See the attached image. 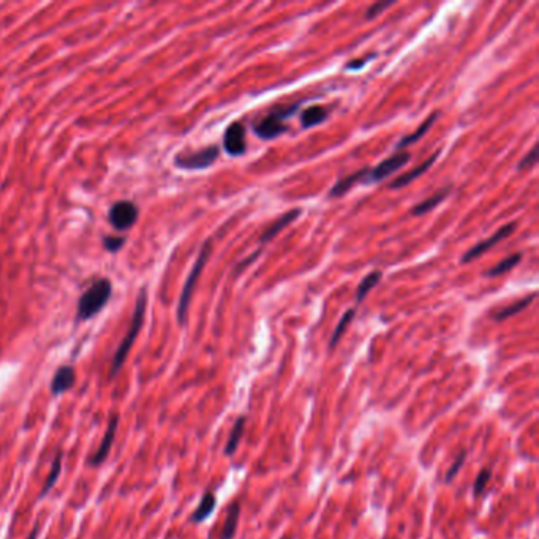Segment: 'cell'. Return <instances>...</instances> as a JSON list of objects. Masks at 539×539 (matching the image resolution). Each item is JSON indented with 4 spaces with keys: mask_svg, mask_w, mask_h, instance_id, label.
I'll use <instances>...</instances> for the list:
<instances>
[{
    "mask_svg": "<svg viewBox=\"0 0 539 539\" xmlns=\"http://www.w3.org/2000/svg\"><path fill=\"white\" fill-rule=\"evenodd\" d=\"M145 309H148V291L143 288L138 294L136 305H134V312H133L130 326H128V331H127L125 336H123L122 342L119 343L114 356H112L110 378H114V376L119 374V370L122 369V365L125 364L127 356H128V353H130L133 343H134V340H136L138 334L141 332V327L144 325Z\"/></svg>",
    "mask_w": 539,
    "mask_h": 539,
    "instance_id": "cell-1",
    "label": "cell"
},
{
    "mask_svg": "<svg viewBox=\"0 0 539 539\" xmlns=\"http://www.w3.org/2000/svg\"><path fill=\"white\" fill-rule=\"evenodd\" d=\"M112 294V285L108 278H100L92 287L84 291L78 301V321H85L94 318L99 312L103 310Z\"/></svg>",
    "mask_w": 539,
    "mask_h": 539,
    "instance_id": "cell-2",
    "label": "cell"
},
{
    "mask_svg": "<svg viewBox=\"0 0 539 539\" xmlns=\"http://www.w3.org/2000/svg\"><path fill=\"white\" fill-rule=\"evenodd\" d=\"M211 249H212L211 242L207 241L206 244L203 245L201 252H199L195 266H193L190 276H188L187 282L184 285V289H182V294L179 298V305H177V321H179V325H185L187 315H188V305H190L193 289H195L198 278H199V276H201V272H203L204 266H206L209 256H211Z\"/></svg>",
    "mask_w": 539,
    "mask_h": 539,
    "instance_id": "cell-3",
    "label": "cell"
},
{
    "mask_svg": "<svg viewBox=\"0 0 539 539\" xmlns=\"http://www.w3.org/2000/svg\"><path fill=\"white\" fill-rule=\"evenodd\" d=\"M299 108V103H294L291 106L283 108L282 111H274L271 114L266 116L255 125V132L260 138L263 139H274L280 136V134L287 132V127H285L283 119H287L289 116H293L296 110Z\"/></svg>",
    "mask_w": 539,
    "mask_h": 539,
    "instance_id": "cell-4",
    "label": "cell"
},
{
    "mask_svg": "<svg viewBox=\"0 0 539 539\" xmlns=\"http://www.w3.org/2000/svg\"><path fill=\"white\" fill-rule=\"evenodd\" d=\"M218 154L220 149L217 145H209L193 154H179L174 159V165L182 170H204L218 159Z\"/></svg>",
    "mask_w": 539,
    "mask_h": 539,
    "instance_id": "cell-5",
    "label": "cell"
},
{
    "mask_svg": "<svg viewBox=\"0 0 539 539\" xmlns=\"http://www.w3.org/2000/svg\"><path fill=\"white\" fill-rule=\"evenodd\" d=\"M138 217H139V209L136 204H133L132 201L114 203L111 206L110 212H108L110 223L119 231L130 230L132 226L138 222Z\"/></svg>",
    "mask_w": 539,
    "mask_h": 539,
    "instance_id": "cell-6",
    "label": "cell"
},
{
    "mask_svg": "<svg viewBox=\"0 0 539 539\" xmlns=\"http://www.w3.org/2000/svg\"><path fill=\"white\" fill-rule=\"evenodd\" d=\"M119 419H121V416H119L117 413H114L110 418V423H108L106 432L103 435V440H101L99 449H96L94 454L89 457L88 463H89L90 467H94V468L100 467V465H103V463L106 462L108 456H110V452H111L112 443H114V440H116V432H117V427H119Z\"/></svg>",
    "mask_w": 539,
    "mask_h": 539,
    "instance_id": "cell-7",
    "label": "cell"
},
{
    "mask_svg": "<svg viewBox=\"0 0 539 539\" xmlns=\"http://www.w3.org/2000/svg\"><path fill=\"white\" fill-rule=\"evenodd\" d=\"M514 230H516V223H508V225H505L503 228H500V230L497 231V233H495L492 237H489V239L482 241L481 244L474 245L473 249L468 250V252H467V255L462 258V261H463V263H470L471 260H474V258L481 256L482 253H486L489 249H492L494 245H497L498 242H501L503 239H506V237H508V236L513 234V233H514Z\"/></svg>",
    "mask_w": 539,
    "mask_h": 539,
    "instance_id": "cell-8",
    "label": "cell"
},
{
    "mask_svg": "<svg viewBox=\"0 0 539 539\" xmlns=\"http://www.w3.org/2000/svg\"><path fill=\"white\" fill-rule=\"evenodd\" d=\"M225 150L230 155H242L245 152L247 144H245V128L242 127V123L234 122L228 127V130L225 133L223 138Z\"/></svg>",
    "mask_w": 539,
    "mask_h": 539,
    "instance_id": "cell-9",
    "label": "cell"
},
{
    "mask_svg": "<svg viewBox=\"0 0 539 539\" xmlns=\"http://www.w3.org/2000/svg\"><path fill=\"white\" fill-rule=\"evenodd\" d=\"M409 160V154L408 152H397L392 155V157H389L385 161H381V163L376 166V168L370 172V182H378V181H383L385 177L391 176L392 172H396L397 170H400L403 165H407Z\"/></svg>",
    "mask_w": 539,
    "mask_h": 539,
    "instance_id": "cell-10",
    "label": "cell"
},
{
    "mask_svg": "<svg viewBox=\"0 0 539 539\" xmlns=\"http://www.w3.org/2000/svg\"><path fill=\"white\" fill-rule=\"evenodd\" d=\"M74 383H77V370H74L73 365H61L52 376L51 394L54 397L61 396L63 392L72 389Z\"/></svg>",
    "mask_w": 539,
    "mask_h": 539,
    "instance_id": "cell-11",
    "label": "cell"
},
{
    "mask_svg": "<svg viewBox=\"0 0 539 539\" xmlns=\"http://www.w3.org/2000/svg\"><path fill=\"white\" fill-rule=\"evenodd\" d=\"M215 506H217V497H215V494L211 492H206L201 497V501H199L198 508L193 511L192 516H190V522L192 524H201V522H204L206 519H209L211 517V514L214 513Z\"/></svg>",
    "mask_w": 539,
    "mask_h": 539,
    "instance_id": "cell-12",
    "label": "cell"
},
{
    "mask_svg": "<svg viewBox=\"0 0 539 539\" xmlns=\"http://www.w3.org/2000/svg\"><path fill=\"white\" fill-rule=\"evenodd\" d=\"M241 517V501L234 500L230 505L228 513H226V519L223 522L222 533H220V539H233L237 530V524H239Z\"/></svg>",
    "mask_w": 539,
    "mask_h": 539,
    "instance_id": "cell-13",
    "label": "cell"
},
{
    "mask_svg": "<svg viewBox=\"0 0 539 539\" xmlns=\"http://www.w3.org/2000/svg\"><path fill=\"white\" fill-rule=\"evenodd\" d=\"M299 215H301V209H293V211H289V212H287V214H283L282 217H280L278 220H276V223L271 225V228H269V230L266 231V233L263 234V237H261V242H263V244H266V242L272 241L274 237H276L277 234L282 233V231H283L285 228H287V226H288L289 223H293L294 220L299 217Z\"/></svg>",
    "mask_w": 539,
    "mask_h": 539,
    "instance_id": "cell-14",
    "label": "cell"
},
{
    "mask_svg": "<svg viewBox=\"0 0 539 539\" xmlns=\"http://www.w3.org/2000/svg\"><path fill=\"white\" fill-rule=\"evenodd\" d=\"M245 423H247V418L244 414H241V416L234 421V425L233 429H231L228 441H226V446H225V456L231 457L237 451V447H239V443L242 440V435L245 432Z\"/></svg>",
    "mask_w": 539,
    "mask_h": 539,
    "instance_id": "cell-15",
    "label": "cell"
},
{
    "mask_svg": "<svg viewBox=\"0 0 539 539\" xmlns=\"http://www.w3.org/2000/svg\"><path fill=\"white\" fill-rule=\"evenodd\" d=\"M62 457H63V452H62V451H59L57 454H56V457H54L52 467H51L50 473H48L46 481H45V484H43V487H41V490H40L39 498H45L46 495L50 494L51 490L54 489V486H56V484H57L59 476H61V473H62Z\"/></svg>",
    "mask_w": 539,
    "mask_h": 539,
    "instance_id": "cell-16",
    "label": "cell"
},
{
    "mask_svg": "<svg viewBox=\"0 0 539 539\" xmlns=\"http://www.w3.org/2000/svg\"><path fill=\"white\" fill-rule=\"evenodd\" d=\"M436 157H438V152H435V154L432 155V157L425 160L423 165H419V166H418V168H414V170H411V171L405 172V174H402L400 177H397V179L391 184V188H402V187L408 185L409 182H413L414 179H418V177L421 176L423 172L427 171V170L430 168V166L434 165V161L436 160Z\"/></svg>",
    "mask_w": 539,
    "mask_h": 539,
    "instance_id": "cell-17",
    "label": "cell"
},
{
    "mask_svg": "<svg viewBox=\"0 0 539 539\" xmlns=\"http://www.w3.org/2000/svg\"><path fill=\"white\" fill-rule=\"evenodd\" d=\"M367 172H369V170H360L358 172H354V174H349L347 177H343L342 181H338L337 184L331 188V193H329V195H331V196H342V195H345V193H347L349 188H353L356 184H358L359 181H364V177L367 176Z\"/></svg>",
    "mask_w": 539,
    "mask_h": 539,
    "instance_id": "cell-18",
    "label": "cell"
},
{
    "mask_svg": "<svg viewBox=\"0 0 539 539\" xmlns=\"http://www.w3.org/2000/svg\"><path fill=\"white\" fill-rule=\"evenodd\" d=\"M449 192H451V188H449V187L443 188V190H438V192L435 193V195H432L430 198H427V199H425V201H423L421 204H418V206L413 209V214H414V215H423V214H425V212L432 211L434 207L438 206V204H440L441 201H443V199H445L447 195H449Z\"/></svg>",
    "mask_w": 539,
    "mask_h": 539,
    "instance_id": "cell-19",
    "label": "cell"
},
{
    "mask_svg": "<svg viewBox=\"0 0 539 539\" xmlns=\"http://www.w3.org/2000/svg\"><path fill=\"white\" fill-rule=\"evenodd\" d=\"M436 121V112H434V114L432 116H430L429 119H427V121H425L424 123H423V125L421 127H419L418 128V130L416 132H414V133H411V134H408V136H405V138H403L402 139V141L400 143H398V145H397V149H403V148H407V145H409V144H413V143H416L418 141V139H421L423 136H424V134L425 133H427L429 132V128L430 127H432L434 125V122Z\"/></svg>",
    "mask_w": 539,
    "mask_h": 539,
    "instance_id": "cell-20",
    "label": "cell"
},
{
    "mask_svg": "<svg viewBox=\"0 0 539 539\" xmlns=\"http://www.w3.org/2000/svg\"><path fill=\"white\" fill-rule=\"evenodd\" d=\"M326 119V111L321 106H310L303 112V125L305 128L315 127Z\"/></svg>",
    "mask_w": 539,
    "mask_h": 539,
    "instance_id": "cell-21",
    "label": "cell"
},
{
    "mask_svg": "<svg viewBox=\"0 0 539 539\" xmlns=\"http://www.w3.org/2000/svg\"><path fill=\"white\" fill-rule=\"evenodd\" d=\"M533 299H535V294L528 296V298H524V299H522V301H519V303H516V304H513V305L506 307V309L500 310L498 314L495 315V320H497V321H501V320H506V318H509V316H514L516 314H519V312L524 310L525 307L530 305V303H531Z\"/></svg>",
    "mask_w": 539,
    "mask_h": 539,
    "instance_id": "cell-22",
    "label": "cell"
},
{
    "mask_svg": "<svg viewBox=\"0 0 539 539\" xmlns=\"http://www.w3.org/2000/svg\"><path fill=\"white\" fill-rule=\"evenodd\" d=\"M490 478H492V470H490V468H482V470L479 471V474L476 476V481L473 484L474 498H479L484 492H486V487L490 481Z\"/></svg>",
    "mask_w": 539,
    "mask_h": 539,
    "instance_id": "cell-23",
    "label": "cell"
},
{
    "mask_svg": "<svg viewBox=\"0 0 539 539\" xmlns=\"http://www.w3.org/2000/svg\"><path fill=\"white\" fill-rule=\"evenodd\" d=\"M380 277H381V272L376 271L369 274V276L363 280V283H360L358 288V296H356V298H358V303H363V299L367 296L369 291L380 282Z\"/></svg>",
    "mask_w": 539,
    "mask_h": 539,
    "instance_id": "cell-24",
    "label": "cell"
},
{
    "mask_svg": "<svg viewBox=\"0 0 539 539\" xmlns=\"http://www.w3.org/2000/svg\"><path fill=\"white\" fill-rule=\"evenodd\" d=\"M520 260H522V255H520V253H516V255H513V256H508L505 261L498 263L497 266H495L494 269H490V271L487 272V276H490V277H494V276H501V274H505V272L511 271V269H513V267L516 266V264L519 263Z\"/></svg>",
    "mask_w": 539,
    "mask_h": 539,
    "instance_id": "cell-25",
    "label": "cell"
},
{
    "mask_svg": "<svg viewBox=\"0 0 539 539\" xmlns=\"http://www.w3.org/2000/svg\"><path fill=\"white\" fill-rule=\"evenodd\" d=\"M353 316H354V310H348L347 314L343 315V318H342V320H340V323H338L337 327H336V331H334V334H332V337H331V343H329V348L332 349V348L336 347V345H337V342L340 340V337L343 336V332L347 331L348 325H349V323H352Z\"/></svg>",
    "mask_w": 539,
    "mask_h": 539,
    "instance_id": "cell-26",
    "label": "cell"
},
{
    "mask_svg": "<svg viewBox=\"0 0 539 539\" xmlns=\"http://www.w3.org/2000/svg\"><path fill=\"white\" fill-rule=\"evenodd\" d=\"M465 459H467V451L463 449V451L460 452V454H459V457H457V459L454 460V463H452L449 470L446 471V478H445V482H446V484H449V482L452 481V479L456 478V474L460 471V468L463 467V463H465Z\"/></svg>",
    "mask_w": 539,
    "mask_h": 539,
    "instance_id": "cell-27",
    "label": "cell"
},
{
    "mask_svg": "<svg viewBox=\"0 0 539 539\" xmlns=\"http://www.w3.org/2000/svg\"><path fill=\"white\" fill-rule=\"evenodd\" d=\"M125 244V237H116V236H106L103 239V245L108 252L116 253L119 252Z\"/></svg>",
    "mask_w": 539,
    "mask_h": 539,
    "instance_id": "cell-28",
    "label": "cell"
},
{
    "mask_svg": "<svg viewBox=\"0 0 539 539\" xmlns=\"http://www.w3.org/2000/svg\"><path fill=\"white\" fill-rule=\"evenodd\" d=\"M536 160H538V152H536V145H535V148H533L530 152H528V155H525V157L522 159V161L519 163V170L531 168V166L536 163Z\"/></svg>",
    "mask_w": 539,
    "mask_h": 539,
    "instance_id": "cell-29",
    "label": "cell"
},
{
    "mask_svg": "<svg viewBox=\"0 0 539 539\" xmlns=\"http://www.w3.org/2000/svg\"><path fill=\"white\" fill-rule=\"evenodd\" d=\"M392 5H394L392 2H381V3L372 5V7L367 10V19L375 18V16H378L383 12V10L389 8V7H392Z\"/></svg>",
    "mask_w": 539,
    "mask_h": 539,
    "instance_id": "cell-30",
    "label": "cell"
},
{
    "mask_svg": "<svg viewBox=\"0 0 539 539\" xmlns=\"http://www.w3.org/2000/svg\"><path fill=\"white\" fill-rule=\"evenodd\" d=\"M39 533H40V524H35L34 528H32V531L29 533V536H27V539H37L39 538Z\"/></svg>",
    "mask_w": 539,
    "mask_h": 539,
    "instance_id": "cell-31",
    "label": "cell"
},
{
    "mask_svg": "<svg viewBox=\"0 0 539 539\" xmlns=\"http://www.w3.org/2000/svg\"><path fill=\"white\" fill-rule=\"evenodd\" d=\"M364 62H365V61H356V62H352V63H348V68H360V67L364 65Z\"/></svg>",
    "mask_w": 539,
    "mask_h": 539,
    "instance_id": "cell-32",
    "label": "cell"
}]
</instances>
